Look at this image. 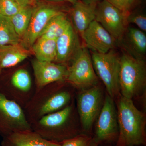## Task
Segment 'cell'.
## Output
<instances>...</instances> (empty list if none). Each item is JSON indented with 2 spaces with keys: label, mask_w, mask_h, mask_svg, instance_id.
<instances>
[{
  "label": "cell",
  "mask_w": 146,
  "mask_h": 146,
  "mask_svg": "<svg viewBox=\"0 0 146 146\" xmlns=\"http://www.w3.org/2000/svg\"><path fill=\"white\" fill-rule=\"evenodd\" d=\"M97 4H86L78 0L73 4L71 11L75 30L80 35L96 18Z\"/></svg>",
  "instance_id": "e0dca14e"
},
{
  "label": "cell",
  "mask_w": 146,
  "mask_h": 146,
  "mask_svg": "<svg viewBox=\"0 0 146 146\" xmlns=\"http://www.w3.org/2000/svg\"><path fill=\"white\" fill-rule=\"evenodd\" d=\"M79 91L76 108L82 130L84 133L91 134L92 127L99 115L104 102L103 91L98 84L89 89Z\"/></svg>",
  "instance_id": "8992f818"
},
{
  "label": "cell",
  "mask_w": 146,
  "mask_h": 146,
  "mask_svg": "<svg viewBox=\"0 0 146 146\" xmlns=\"http://www.w3.org/2000/svg\"><path fill=\"white\" fill-rule=\"evenodd\" d=\"M120 94L133 100L145 94L146 66L144 59L128 53L120 57Z\"/></svg>",
  "instance_id": "277c9868"
},
{
  "label": "cell",
  "mask_w": 146,
  "mask_h": 146,
  "mask_svg": "<svg viewBox=\"0 0 146 146\" xmlns=\"http://www.w3.org/2000/svg\"><path fill=\"white\" fill-rule=\"evenodd\" d=\"M22 7L15 0H0V14L6 17L15 15Z\"/></svg>",
  "instance_id": "d4e9b609"
},
{
  "label": "cell",
  "mask_w": 146,
  "mask_h": 146,
  "mask_svg": "<svg viewBox=\"0 0 146 146\" xmlns=\"http://www.w3.org/2000/svg\"><path fill=\"white\" fill-rule=\"evenodd\" d=\"M91 56L98 78L104 84L106 93L115 100L120 94V57L113 50L104 54L93 52Z\"/></svg>",
  "instance_id": "52a82bcc"
},
{
  "label": "cell",
  "mask_w": 146,
  "mask_h": 146,
  "mask_svg": "<svg viewBox=\"0 0 146 146\" xmlns=\"http://www.w3.org/2000/svg\"><path fill=\"white\" fill-rule=\"evenodd\" d=\"M115 100L106 93L97 118L94 137L100 145L115 144L119 136L118 114Z\"/></svg>",
  "instance_id": "9c48e42d"
},
{
  "label": "cell",
  "mask_w": 146,
  "mask_h": 146,
  "mask_svg": "<svg viewBox=\"0 0 146 146\" xmlns=\"http://www.w3.org/2000/svg\"><path fill=\"white\" fill-rule=\"evenodd\" d=\"M74 100L63 109L31 123L32 130L47 141L61 143L82 133Z\"/></svg>",
  "instance_id": "6da1fadb"
},
{
  "label": "cell",
  "mask_w": 146,
  "mask_h": 146,
  "mask_svg": "<svg viewBox=\"0 0 146 146\" xmlns=\"http://www.w3.org/2000/svg\"><path fill=\"white\" fill-rule=\"evenodd\" d=\"M36 91L46 85L65 81L68 73L66 65L52 62L41 61L35 59L31 61Z\"/></svg>",
  "instance_id": "4fadbf2b"
},
{
  "label": "cell",
  "mask_w": 146,
  "mask_h": 146,
  "mask_svg": "<svg viewBox=\"0 0 146 146\" xmlns=\"http://www.w3.org/2000/svg\"><path fill=\"white\" fill-rule=\"evenodd\" d=\"M120 42H122L128 51V54L136 58L143 59L146 52V36L144 32L135 28H129Z\"/></svg>",
  "instance_id": "ac0fdd59"
},
{
  "label": "cell",
  "mask_w": 146,
  "mask_h": 146,
  "mask_svg": "<svg viewBox=\"0 0 146 146\" xmlns=\"http://www.w3.org/2000/svg\"><path fill=\"white\" fill-rule=\"evenodd\" d=\"M115 99L119 133L114 146H145V114L136 107L132 100L120 94Z\"/></svg>",
  "instance_id": "3957f363"
},
{
  "label": "cell",
  "mask_w": 146,
  "mask_h": 146,
  "mask_svg": "<svg viewBox=\"0 0 146 146\" xmlns=\"http://www.w3.org/2000/svg\"><path fill=\"white\" fill-rule=\"evenodd\" d=\"M77 33L72 25L56 39L57 55L54 63L67 67L70 64L82 47Z\"/></svg>",
  "instance_id": "9a60e30c"
},
{
  "label": "cell",
  "mask_w": 146,
  "mask_h": 146,
  "mask_svg": "<svg viewBox=\"0 0 146 146\" xmlns=\"http://www.w3.org/2000/svg\"><path fill=\"white\" fill-rule=\"evenodd\" d=\"M135 0H130V4L131 5H132V4L135 1Z\"/></svg>",
  "instance_id": "4dcf8cb0"
},
{
  "label": "cell",
  "mask_w": 146,
  "mask_h": 146,
  "mask_svg": "<svg viewBox=\"0 0 146 146\" xmlns=\"http://www.w3.org/2000/svg\"><path fill=\"white\" fill-rule=\"evenodd\" d=\"M81 36L86 48L93 52L106 53L113 50L116 40L96 20L92 22Z\"/></svg>",
  "instance_id": "5bb4252c"
},
{
  "label": "cell",
  "mask_w": 146,
  "mask_h": 146,
  "mask_svg": "<svg viewBox=\"0 0 146 146\" xmlns=\"http://www.w3.org/2000/svg\"><path fill=\"white\" fill-rule=\"evenodd\" d=\"M33 8V6L23 7L16 14L9 17L16 33L21 39L29 25Z\"/></svg>",
  "instance_id": "603a6c76"
},
{
  "label": "cell",
  "mask_w": 146,
  "mask_h": 146,
  "mask_svg": "<svg viewBox=\"0 0 146 146\" xmlns=\"http://www.w3.org/2000/svg\"><path fill=\"white\" fill-rule=\"evenodd\" d=\"M62 146H100L94 136L91 134L81 133L76 136L63 141Z\"/></svg>",
  "instance_id": "cb8c5ba5"
},
{
  "label": "cell",
  "mask_w": 146,
  "mask_h": 146,
  "mask_svg": "<svg viewBox=\"0 0 146 146\" xmlns=\"http://www.w3.org/2000/svg\"><path fill=\"white\" fill-rule=\"evenodd\" d=\"M74 89L67 82L63 81L50 84L36 91L23 108L29 123L70 104L73 100Z\"/></svg>",
  "instance_id": "7a4b0ae2"
},
{
  "label": "cell",
  "mask_w": 146,
  "mask_h": 146,
  "mask_svg": "<svg viewBox=\"0 0 146 146\" xmlns=\"http://www.w3.org/2000/svg\"><path fill=\"white\" fill-rule=\"evenodd\" d=\"M110 3L119 9L126 16L128 14V11L131 5L130 0H107Z\"/></svg>",
  "instance_id": "4316f807"
},
{
  "label": "cell",
  "mask_w": 146,
  "mask_h": 146,
  "mask_svg": "<svg viewBox=\"0 0 146 146\" xmlns=\"http://www.w3.org/2000/svg\"><path fill=\"white\" fill-rule=\"evenodd\" d=\"M126 16L107 0L97 4L95 20L116 40L121 41L126 28Z\"/></svg>",
  "instance_id": "7c38bea8"
},
{
  "label": "cell",
  "mask_w": 146,
  "mask_h": 146,
  "mask_svg": "<svg viewBox=\"0 0 146 146\" xmlns=\"http://www.w3.org/2000/svg\"><path fill=\"white\" fill-rule=\"evenodd\" d=\"M21 6H34L36 4V0H15Z\"/></svg>",
  "instance_id": "83f0119b"
},
{
  "label": "cell",
  "mask_w": 146,
  "mask_h": 146,
  "mask_svg": "<svg viewBox=\"0 0 146 146\" xmlns=\"http://www.w3.org/2000/svg\"><path fill=\"white\" fill-rule=\"evenodd\" d=\"M48 1H56V2H61V1H65L71 3L73 4L75 3L78 0H48Z\"/></svg>",
  "instance_id": "f546056e"
},
{
  "label": "cell",
  "mask_w": 146,
  "mask_h": 146,
  "mask_svg": "<svg viewBox=\"0 0 146 146\" xmlns=\"http://www.w3.org/2000/svg\"><path fill=\"white\" fill-rule=\"evenodd\" d=\"M103 146H112V145H104Z\"/></svg>",
  "instance_id": "1f68e13d"
},
{
  "label": "cell",
  "mask_w": 146,
  "mask_h": 146,
  "mask_svg": "<svg viewBox=\"0 0 146 146\" xmlns=\"http://www.w3.org/2000/svg\"><path fill=\"white\" fill-rule=\"evenodd\" d=\"M102 0H82V1L86 4H98Z\"/></svg>",
  "instance_id": "f1b7e54d"
},
{
  "label": "cell",
  "mask_w": 146,
  "mask_h": 146,
  "mask_svg": "<svg viewBox=\"0 0 146 146\" xmlns=\"http://www.w3.org/2000/svg\"><path fill=\"white\" fill-rule=\"evenodd\" d=\"M2 138L1 146H62L47 141L32 130L16 131Z\"/></svg>",
  "instance_id": "2e32d148"
},
{
  "label": "cell",
  "mask_w": 146,
  "mask_h": 146,
  "mask_svg": "<svg viewBox=\"0 0 146 146\" xmlns=\"http://www.w3.org/2000/svg\"><path fill=\"white\" fill-rule=\"evenodd\" d=\"M31 48L36 60L54 62L57 55L56 40L39 37Z\"/></svg>",
  "instance_id": "44dd1931"
},
{
  "label": "cell",
  "mask_w": 146,
  "mask_h": 146,
  "mask_svg": "<svg viewBox=\"0 0 146 146\" xmlns=\"http://www.w3.org/2000/svg\"><path fill=\"white\" fill-rule=\"evenodd\" d=\"M65 81L79 91L98 84L99 78L94 70L91 55L86 47H82L68 65Z\"/></svg>",
  "instance_id": "ba28073f"
},
{
  "label": "cell",
  "mask_w": 146,
  "mask_h": 146,
  "mask_svg": "<svg viewBox=\"0 0 146 146\" xmlns=\"http://www.w3.org/2000/svg\"><path fill=\"white\" fill-rule=\"evenodd\" d=\"M27 130L32 129L23 109L0 91V135Z\"/></svg>",
  "instance_id": "30bf717a"
},
{
  "label": "cell",
  "mask_w": 146,
  "mask_h": 146,
  "mask_svg": "<svg viewBox=\"0 0 146 146\" xmlns=\"http://www.w3.org/2000/svg\"><path fill=\"white\" fill-rule=\"evenodd\" d=\"M62 11L57 6L36 1L28 27L21 39V46L27 50L31 48L50 20Z\"/></svg>",
  "instance_id": "8fae6325"
},
{
  "label": "cell",
  "mask_w": 146,
  "mask_h": 146,
  "mask_svg": "<svg viewBox=\"0 0 146 146\" xmlns=\"http://www.w3.org/2000/svg\"><path fill=\"white\" fill-rule=\"evenodd\" d=\"M21 42L9 17L0 14V46L20 45Z\"/></svg>",
  "instance_id": "7402d4cb"
},
{
  "label": "cell",
  "mask_w": 146,
  "mask_h": 146,
  "mask_svg": "<svg viewBox=\"0 0 146 146\" xmlns=\"http://www.w3.org/2000/svg\"><path fill=\"white\" fill-rule=\"evenodd\" d=\"M17 65L0 73V91L23 109L34 96L36 87L27 68Z\"/></svg>",
  "instance_id": "5b68a950"
},
{
  "label": "cell",
  "mask_w": 146,
  "mask_h": 146,
  "mask_svg": "<svg viewBox=\"0 0 146 146\" xmlns=\"http://www.w3.org/2000/svg\"><path fill=\"white\" fill-rule=\"evenodd\" d=\"M145 146L137 145V146Z\"/></svg>",
  "instance_id": "d6a6232c"
},
{
  "label": "cell",
  "mask_w": 146,
  "mask_h": 146,
  "mask_svg": "<svg viewBox=\"0 0 146 146\" xmlns=\"http://www.w3.org/2000/svg\"><path fill=\"white\" fill-rule=\"evenodd\" d=\"M127 23L136 25L139 29L145 32L146 31V16L141 13L127 14L126 18Z\"/></svg>",
  "instance_id": "484cf974"
},
{
  "label": "cell",
  "mask_w": 146,
  "mask_h": 146,
  "mask_svg": "<svg viewBox=\"0 0 146 146\" xmlns=\"http://www.w3.org/2000/svg\"><path fill=\"white\" fill-rule=\"evenodd\" d=\"M29 52L21 44L0 46V73L22 63L29 56Z\"/></svg>",
  "instance_id": "d6986e66"
},
{
  "label": "cell",
  "mask_w": 146,
  "mask_h": 146,
  "mask_svg": "<svg viewBox=\"0 0 146 146\" xmlns=\"http://www.w3.org/2000/svg\"><path fill=\"white\" fill-rule=\"evenodd\" d=\"M71 25L72 23L67 14L62 11L50 20L39 37H45L56 40Z\"/></svg>",
  "instance_id": "ffe728a7"
}]
</instances>
